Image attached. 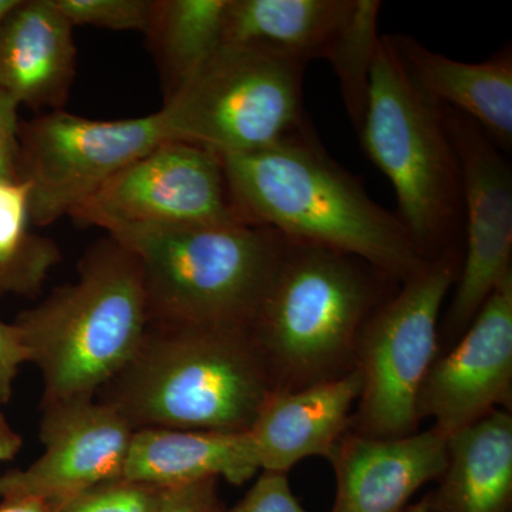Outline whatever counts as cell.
I'll list each match as a JSON object with an SVG mask.
<instances>
[{
	"label": "cell",
	"mask_w": 512,
	"mask_h": 512,
	"mask_svg": "<svg viewBox=\"0 0 512 512\" xmlns=\"http://www.w3.org/2000/svg\"><path fill=\"white\" fill-rule=\"evenodd\" d=\"M221 158L245 217L293 244L356 256L396 284L429 261L399 217L326 153L312 127L274 146Z\"/></svg>",
	"instance_id": "cell-1"
},
{
	"label": "cell",
	"mask_w": 512,
	"mask_h": 512,
	"mask_svg": "<svg viewBox=\"0 0 512 512\" xmlns=\"http://www.w3.org/2000/svg\"><path fill=\"white\" fill-rule=\"evenodd\" d=\"M18 103L0 90V180H18Z\"/></svg>",
	"instance_id": "cell-29"
},
{
	"label": "cell",
	"mask_w": 512,
	"mask_h": 512,
	"mask_svg": "<svg viewBox=\"0 0 512 512\" xmlns=\"http://www.w3.org/2000/svg\"><path fill=\"white\" fill-rule=\"evenodd\" d=\"M22 0H0V29L5 25L6 20L12 15L13 10L18 8Z\"/></svg>",
	"instance_id": "cell-32"
},
{
	"label": "cell",
	"mask_w": 512,
	"mask_h": 512,
	"mask_svg": "<svg viewBox=\"0 0 512 512\" xmlns=\"http://www.w3.org/2000/svg\"><path fill=\"white\" fill-rule=\"evenodd\" d=\"M355 0H229L224 45L251 46L308 64L326 59Z\"/></svg>",
	"instance_id": "cell-20"
},
{
	"label": "cell",
	"mask_w": 512,
	"mask_h": 512,
	"mask_svg": "<svg viewBox=\"0 0 512 512\" xmlns=\"http://www.w3.org/2000/svg\"><path fill=\"white\" fill-rule=\"evenodd\" d=\"M396 282L356 256L289 242L249 335L274 392L355 370L357 339Z\"/></svg>",
	"instance_id": "cell-3"
},
{
	"label": "cell",
	"mask_w": 512,
	"mask_h": 512,
	"mask_svg": "<svg viewBox=\"0 0 512 512\" xmlns=\"http://www.w3.org/2000/svg\"><path fill=\"white\" fill-rule=\"evenodd\" d=\"M74 63L73 25L52 0L20 2L0 29V90L18 106L60 110Z\"/></svg>",
	"instance_id": "cell-17"
},
{
	"label": "cell",
	"mask_w": 512,
	"mask_h": 512,
	"mask_svg": "<svg viewBox=\"0 0 512 512\" xmlns=\"http://www.w3.org/2000/svg\"><path fill=\"white\" fill-rule=\"evenodd\" d=\"M218 512H308L292 493L288 474L262 471L245 497L232 508Z\"/></svg>",
	"instance_id": "cell-26"
},
{
	"label": "cell",
	"mask_w": 512,
	"mask_h": 512,
	"mask_svg": "<svg viewBox=\"0 0 512 512\" xmlns=\"http://www.w3.org/2000/svg\"><path fill=\"white\" fill-rule=\"evenodd\" d=\"M389 37L404 69L427 99L476 121L505 154L511 153V46L485 62L466 63L433 52L412 36Z\"/></svg>",
	"instance_id": "cell-16"
},
{
	"label": "cell",
	"mask_w": 512,
	"mask_h": 512,
	"mask_svg": "<svg viewBox=\"0 0 512 512\" xmlns=\"http://www.w3.org/2000/svg\"><path fill=\"white\" fill-rule=\"evenodd\" d=\"M403 512H429V504H427V498H421L419 503L410 504Z\"/></svg>",
	"instance_id": "cell-34"
},
{
	"label": "cell",
	"mask_w": 512,
	"mask_h": 512,
	"mask_svg": "<svg viewBox=\"0 0 512 512\" xmlns=\"http://www.w3.org/2000/svg\"><path fill=\"white\" fill-rule=\"evenodd\" d=\"M305 66L258 47L222 45L165 100V130L171 140L221 157L281 143L311 127L303 110Z\"/></svg>",
	"instance_id": "cell-7"
},
{
	"label": "cell",
	"mask_w": 512,
	"mask_h": 512,
	"mask_svg": "<svg viewBox=\"0 0 512 512\" xmlns=\"http://www.w3.org/2000/svg\"><path fill=\"white\" fill-rule=\"evenodd\" d=\"M6 293H19V289L13 279L0 269V296L6 295Z\"/></svg>",
	"instance_id": "cell-33"
},
{
	"label": "cell",
	"mask_w": 512,
	"mask_h": 512,
	"mask_svg": "<svg viewBox=\"0 0 512 512\" xmlns=\"http://www.w3.org/2000/svg\"><path fill=\"white\" fill-rule=\"evenodd\" d=\"M0 512H55L50 504L33 498H16V500H2Z\"/></svg>",
	"instance_id": "cell-31"
},
{
	"label": "cell",
	"mask_w": 512,
	"mask_h": 512,
	"mask_svg": "<svg viewBox=\"0 0 512 512\" xmlns=\"http://www.w3.org/2000/svg\"><path fill=\"white\" fill-rule=\"evenodd\" d=\"M336 494L329 512H403L447 466V437L433 427L397 439L349 430L328 458Z\"/></svg>",
	"instance_id": "cell-14"
},
{
	"label": "cell",
	"mask_w": 512,
	"mask_h": 512,
	"mask_svg": "<svg viewBox=\"0 0 512 512\" xmlns=\"http://www.w3.org/2000/svg\"><path fill=\"white\" fill-rule=\"evenodd\" d=\"M429 512H512V414L498 409L447 439Z\"/></svg>",
	"instance_id": "cell-19"
},
{
	"label": "cell",
	"mask_w": 512,
	"mask_h": 512,
	"mask_svg": "<svg viewBox=\"0 0 512 512\" xmlns=\"http://www.w3.org/2000/svg\"><path fill=\"white\" fill-rule=\"evenodd\" d=\"M134 429L96 397L43 402L42 456L0 476V498L59 505L97 485L120 480Z\"/></svg>",
	"instance_id": "cell-12"
},
{
	"label": "cell",
	"mask_w": 512,
	"mask_h": 512,
	"mask_svg": "<svg viewBox=\"0 0 512 512\" xmlns=\"http://www.w3.org/2000/svg\"><path fill=\"white\" fill-rule=\"evenodd\" d=\"M217 478L163 488L156 512H218Z\"/></svg>",
	"instance_id": "cell-27"
},
{
	"label": "cell",
	"mask_w": 512,
	"mask_h": 512,
	"mask_svg": "<svg viewBox=\"0 0 512 512\" xmlns=\"http://www.w3.org/2000/svg\"><path fill=\"white\" fill-rule=\"evenodd\" d=\"M143 269L150 322L248 329L289 241L255 222L120 229Z\"/></svg>",
	"instance_id": "cell-5"
},
{
	"label": "cell",
	"mask_w": 512,
	"mask_h": 512,
	"mask_svg": "<svg viewBox=\"0 0 512 512\" xmlns=\"http://www.w3.org/2000/svg\"><path fill=\"white\" fill-rule=\"evenodd\" d=\"M168 140L161 110L114 121L55 110L19 126L18 175L30 185V220L53 224Z\"/></svg>",
	"instance_id": "cell-9"
},
{
	"label": "cell",
	"mask_w": 512,
	"mask_h": 512,
	"mask_svg": "<svg viewBox=\"0 0 512 512\" xmlns=\"http://www.w3.org/2000/svg\"><path fill=\"white\" fill-rule=\"evenodd\" d=\"M229 0L154 2L147 35L163 66L167 99L190 82L224 45Z\"/></svg>",
	"instance_id": "cell-21"
},
{
	"label": "cell",
	"mask_w": 512,
	"mask_h": 512,
	"mask_svg": "<svg viewBox=\"0 0 512 512\" xmlns=\"http://www.w3.org/2000/svg\"><path fill=\"white\" fill-rule=\"evenodd\" d=\"M362 392L357 370L296 392H274L248 431L261 471L288 474L309 457L329 458L352 427Z\"/></svg>",
	"instance_id": "cell-15"
},
{
	"label": "cell",
	"mask_w": 512,
	"mask_h": 512,
	"mask_svg": "<svg viewBox=\"0 0 512 512\" xmlns=\"http://www.w3.org/2000/svg\"><path fill=\"white\" fill-rule=\"evenodd\" d=\"M163 488L116 480L55 505V512H156Z\"/></svg>",
	"instance_id": "cell-25"
},
{
	"label": "cell",
	"mask_w": 512,
	"mask_h": 512,
	"mask_svg": "<svg viewBox=\"0 0 512 512\" xmlns=\"http://www.w3.org/2000/svg\"><path fill=\"white\" fill-rule=\"evenodd\" d=\"M357 133L367 158L393 185L397 217L423 258L460 252L464 210L456 150L440 107L414 84L389 36L380 39Z\"/></svg>",
	"instance_id": "cell-6"
},
{
	"label": "cell",
	"mask_w": 512,
	"mask_h": 512,
	"mask_svg": "<svg viewBox=\"0 0 512 512\" xmlns=\"http://www.w3.org/2000/svg\"><path fill=\"white\" fill-rule=\"evenodd\" d=\"M439 107L463 185L466 251L443 323L446 338L456 342L512 274V170L504 151L476 121Z\"/></svg>",
	"instance_id": "cell-11"
},
{
	"label": "cell",
	"mask_w": 512,
	"mask_h": 512,
	"mask_svg": "<svg viewBox=\"0 0 512 512\" xmlns=\"http://www.w3.org/2000/svg\"><path fill=\"white\" fill-rule=\"evenodd\" d=\"M69 215L109 234L251 222L232 194L221 156L180 140L127 165Z\"/></svg>",
	"instance_id": "cell-10"
},
{
	"label": "cell",
	"mask_w": 512,
	"mask_h": 512,
	"mask_svg": "<svg viewBox=\"0 0 512 512\" xmlns=\"http://www.w3.org/2000/svg\"><path fill=\"white\" fill-rule=\"evenodd\" d=\"M30 185L0 180V269L13 279L19 295H33L59 261L55 245L28 232Z\"/></svg>",
	"instance_id": "cell-22"
},
{
	"label": "cell",
	"mask_w": 512,
	"mask_h": 512,
	"mask_svg": "<svg viewBox=\"0 0 512 512\" xmlns=\"http://www.w3.org/2000/svg\"><path fill=\"white\" fill-rule=\"evenodd\" d=\"M380 10L379 0H355L345 26L326 56L338 77L340 93L356 130L365 116L370 73L382 39L377 30Z\"/></svg>",
	"instance_id": "cell-23"
},
{
	"label": "cell",
	"mask_w": 512,
	"mask_h": 512,
	"mask_svg": "<svg viewBox=\"0 0 512 512\" xmlns=\"http://www.w3.org/2000/svg\"><path fill=\"white\" fill-rule=\"evenodd\" d=\"M261 471L248 433L134 430L121 480L158 488L224 478L242 485Z\"/></svg>",
	"instance_id": "cell-18"
},
{
	"label": "cell",
	"mask_w": 512,
	"mask_h": 512,
	"mask_svg": "<svg viewBox=\"0 0 512 512\" xmlns=\"http://www.w3.org/2000/svg\"><path fill=\"white\" fill-rule=\"evenodd\" d=\"M150 313L143 269L114 238L94 245L79 278L20 313L29 363L43 377V402L96 397L133 359Z\"/></svg>",
	"instance_id": "cell-4"
},
{
	"label": "cell",
	"mask_w": 512,
	"mask_h": 512,
	"mask_svg": "<svg viewBox=\"0 0 512 512\" xmlns=\"http://www.w3.org/2000/svg\"><path fill=\"white\" fill-rule=\"evenodd\" d=\"M23 363H29V353L20 329L15 323L0 320V403L12 399L13 384Z\"/></svg>",
	"instance_id": "cell-28"
},
{
	"label": "cell",
	"mask_w": 512,
	"mask_h": 512,
	"mask_svg": "<svg viewBox=\"0 0 512 512\" xmlns=\"http://www.w3.org/2000/svg\"><path fill=\"white\" fill-rule=\"evenodd\" d=\"M272 393L248 329L150 322L136 355L96 399L134 430L248 433Z\"/></svg>",
	"instance_id": "cell-2"
},
{
	"label": "cell",
	"mask_w": 512,
	"mask_h": 512,
	"mask_svg": "<svg viewBox=\"0 0 512 512\" xmlns=\"http://www.w3.org/2000/svg\"><path fill=\"white\" fill-rule=\"evenodd\" d=\"M73 26L90 25L111 30L150 28L154 2L148 0H52Z\"/></svg>",
	"instance_id": "cell-24"
},
{
	"label": "cell",
	"mask_w": 512,
	"mask_h": 512,
	"mask_svg": "<svg viewBox=\"0 0 512 512\" xmlns=\"http://www.w3.org/2000/svg\"><path fill=\"white\" fill-rule=\"evenodd\" d=\"M512 406V274L495 288L471 325L437 357L417 402L420 423L447 439Z\"/></svg>",
	"instance_id": "cell-13"
},
{
	"label": "cell",
	"mask_w": 512,
	"mask_h": 512,
	"mask_svg": "<svg viewBox=\"0 0 512 512\" xmlns=\"http://www.w3.org/2000/svg\"><path fill=\"white\" fill-rule=\"evenodd\" d=\"M23 439L0 414V461H10L18 456Z\"/></svg>",
	"instance_id": "cell-30"
},
{
	"label": "cell",
	"mask_w": 512,
	"mask_h": 512,
	"mask_svg": "<svg viewBox=\"0 0 512 512\" xmlns=\"http://www.w3.org/2000/svg\"><path fill=\"white\" fill-rule=\"evenodd\" d=\"M460 265V252L429 259L366 320L355 356L362 392L350 430L376 439L419 431L417 402L440 356V312Z\"/></svg>",
	"instance_id": "cell-8"
}]
</instances>
